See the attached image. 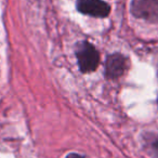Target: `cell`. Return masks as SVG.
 Here are the masks:
<instances>
[{
  "mask_svg": "<svg viewBox=\"0 0 158 158\" xmlns=\"http://www.w3.org/2000/svg\"><path fill=\"white\" fill-rule=\"evenodd\" d=\"M76 57L78 66L82 73L94 72L99 66V52L88 41H82L78 44L76 51Z\"/></svg>",
  "mask_w": 158,
  "mask_h": 158,
  "instance_id": "6da1fadb",
  "label": "cell"
},
{
  "mask_svg": "<svg viewBox=\"0 0 158 158\" xmlns=\"http://www.w3.org/2000/svg\"><path fill=\"white\" fill-rule=\"evenodd\" d=\"M130 10L134 18L158 23V0H132Z\"/></svg>",
  "mask_w": 158,
  "mask_h": 158,
  "instance_id": "7a4b0ae2",
  "label": "cell"
},
{
  "mask_svg": "<svg viewBox=\"0 0 158 158\" xmlns=\"http://www.w3.org/2000/svg\"><path fill=\"white\" fill-rule=\"evenodd\" d=\"M77 10L80 13L94 18H106L110 12V7L103 0H78Z\"/></svg>",
  "mask_w": 158,
  "mask_h": 158,
  "instance_id": "3957f363",
  "label": "cell"
},
{
  "mask_svg": "<svg viewBox=\"0 0 158 158\" xmlns=\"http://www.w3.org/2000/svg\"><path fill=\"white\" fill-rule=\"evenodd\" d=\"M129 66V61L125 55L120 53H114L108 55L105 63V76L110 79H116L121 77Z\"/></svg>",
  "mask_w": 158,
  "mask_h": 158,
  "instance_id": "277c9868",
  "label": "cell"
},
{
  "mask_svg": "<svg viewBox=\"0 0 158 158\" xmlns=\"http://www.w3.org/2000/svg\"><path fill=\"white\" fill-rule=\"evenodd\" d=\"M149 154L153 158H158V136L153 138L148 142Z\"/></svg>",
  "mask_w": 158,
  "mask_h": 158,
  "instance_id": "5b68a950",
  "label": "cell"
},
{
  "mask_svg": "<svg viewBox=\"0 0 158 158\" xmlns=\"http://www.w3.org/2000/svg\"><path fill=\"white\" fill-rule=\"evenodd\" d=\"M66 158H85L82 155H79V154H76V153H72V154H68L66 156Z\"/></svg>",
  "mask_w": 158,
  "mask_h": 158,
  "instance_id": "8992f818",
  "label": "cell"
}]
</instances>
